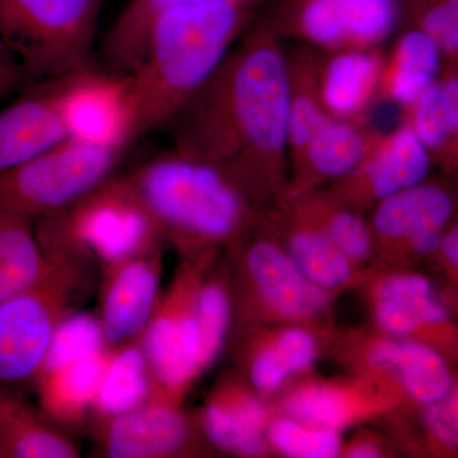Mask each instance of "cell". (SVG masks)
Returning <instances> with one entry per match:
<instances>
[{
  "instance_id": "11",
  "label": "cell",
  "mask_w": 458,
  "mask_h": 458,
  "mask_svg": "<svg viewBox=\"0 0 458 458\" xmlns=\"http://www.w3.org/2000/svg\"><path fill=\"white\" fill-rule=\"evenodd\" d=\"M161 249L102 267L98 319L107 348L140 339L159 300Z\"/></svg>"
},
{
  "instance_id": "27",
  "label": "cell",
  "mask_w": 458,
  "mask_h": 458,
  "mask_svg": "<svg viewBox=\"0 0 458 458\" xmlns=\"http://www.w3.org/2000/svg\"><path fill=\"white\" fill-rule=\"evenodd\" d=\"M370 363L396 370L403 387L421 403H434L452 391V377L438 352L414 340L379 343Z\"/></svg>"
},
{
  "instance_id": "36",
  "label": "cell",
  "mask_w": 458,
  "mask_h": 458,
  "mask_svg": "<svg viewBox=\"0 0 458 458\" xmlns=\"http://www.w3.org/2000/svg\"><path fill=\"white\" fill-rule=\"evenodd\" d=\"M269 436L282 454L295 458H334L342 445L335 429L307 426L292 418L276 420Z\"/></svg>"
},
{
  "instance_id": "32",
  "label": "cell",
  "mask_w": 458,
  "mask_h": 458,
  "mask_svg": "<svg viewBox=\"0 0 458 458\" xmlns=\"http://www.w3.org/2000/svg\"><path fill=\"white\" fill-rule=\"evenodd\" d=\"M107 349L98 316L78 310L66 316L56 327L38 375L72 361L102 354Z\"/></svg>"
},
{
  "instance_id": "28",
  "label": "cell",
  "mask_w": 458,
  "mask_h": 458,
  "mask_svg": "<svg viewBox=\"0 0 458 458\" xmlns=\"http://www.w3.org/2000/svg\"><path fill=\"white\" fill-rule=\"evenodd\" d=\"M51 256L35 231V222L0 210V303L21 293L47 273Z\"/></svg>"
},
{
  "instance_id": "3",
  "label": "cell",
  "mask_w": 458,
  "mask_h": 458,
  "mask_svg": "<svg viewBox=\"0 0 458 458\" xmlns=\"http://www.w3.org/2000/svg\"><path fill=\"white\" fill-rule=\"evenodd\" d=\"M165 240L210 245L237 233L245 221L242 190L219 165L174 152L126 174Z\"/></svg>"
},
{
  "instance_id": "31",
  "label": "cell",
  "mask_w": 458,
  "mask_h": 458,
  "mask_svg": "<svg viewBox=\"0 0 458 458\" xmlns=\"http://www.w3.org/2000/svg\"><path fill=\"white\" fill-rule=\"evenodd\" d=\"M289 256L307 278L324 289L344 284L352 274L351 261L318 225H303L293 232L289 240Z\"/></svg>"
},
{
  "instance_id": "5",
  "label": "cell",
  "mask_w": 458,
  "mask_h": 458,
  "mask_svg": "<svg viewBox=\"0 0 458 458\" xmlns=\"http://www.w3.org/2000/svg\"><path fill=\"white\" fill-rule=\"evenodd\" d=\"M44 250L51 256L47 273L0 303V384L20 390L33 385L60 322L78 311L98 286L93 262Z\"/></svg>"
},
{
  "instance_id": "24",
  "label": "cell",
  "mask_w": 458,
  "mask_h": 458,
  "mask_svg": "<svg viewBox=\"0 0 458 458\" xmlns=\"http://www.w3.org/2000/svg\"><path fill=\"white\" fill-rule=\"evenodd\" d=\"M373 131L369 123L328 116L310 138L295 168L310 177L343 179L360 164Z\"/></svg>"
},
{
  "instance_id": "22",
  "label": "cell",
  "mask_w": 458,
  "mask_h": 458,
  "mask_svg": "<svg viewBox=\"0 0 458 458\" xmlns=\"http://www.w3.org/2000/svg\"><path fill=\"white\" fill-rule=\"evenodd\" d=\"M153 388L152 373L140 339L108 348L89 420L140 408L150 399Z\"/></svg>"
},
{
  "instance_id": "40",
  "label": "cell",
  "mask_w": 458,
  "mask_h": 458,
  "mask_svg": "<svg viewBox=\"0 0 458 458\" xmlns=\"http://www.w3.org/2000/svg\"><path fill=\"white\" fill-rule=\"evenodd\" d=\"M439 249H442L443 254H445L447 260L451 262V264L456 265L458 262V229L456 225L454 228H451L447 233L443 234L441 246Z\"/></svg>"
},
{
  "instance_id": "18",
  "label": "cell",
  "mask_w": 458,
  "mask_h": 458,
  "mask_svg": "<svg viewBox=\"0 0 458 458\" xmlns=\"http://www.w3.org/2000/svg\"><path fill=\"white\" fill-rule=\"evenodd\" d=\"M77 443L50 423L22 390L0 384V458H77Z\"/></svg>"
},
{
  "instance_id": "35",
  "label": "cell",
  "mask_w": 458,
  "mask_h": 458,
  "mask_svg": "<svg viewBox=\"0 0 458 458\" xmlns=\"http://www.w3.org/2000/svg\"><path fill=\"white\" fill-rule=\"evenodd\" d=\"M289 418L307 426L337 429L351 417V406L340 391L327 386H309L285 401Z\"/></svg>"
},
{
  "instance_id": "16",
  "label": "cell",
  "mask_w": 458,
  "mask_h": 458,
  "mask_svg": "<svg viewBox=\"0 0 458 458\" xmlns=\"http://www.w3.org/2000/svg\"><path fill=\"white\" fill-rule=\"evenodd\" d=\"M68 138L51 82L29 84L0 111V174Z\"/></svg>"
},
{
  "instance_id": "34",
  "label": "cell",
  "mask_w": 458,
  "mask_h": 458,
  "mask_svg": "<svg viewBox=\"0 0 458 458\" xmlns=\"http://www.w3.org/2000/svg\"><path fill=\"white\" fill-rule=\"evenodd\" d=\"M195 318L200 333L201 369L205 370L218 357L228 333L231 301L225 286L216 282L198 286Z\"/></svg>"
},
{
  "instance_id": "19",
  "label": "cell",
  "mask_w": 458,
  "mask_h": 458,
  "mask_svg": "<svg viewBox=\"0 0 458 458\" xmlns=\"http://www.w3.org/2000/svg\"><path fill=\"white\" fill-rule=\"evenodd\" d=\"M426 148L430 161L456 165L458 158V65L445 64L438 77L412 104L401 110Z\"/></svg>"
},
{
  "instance_id": "6",
  "label": "cell",
  "mask_w": 458,
  "mask_h": 458,
  "mask_svg": "<svg viewBox=\"0 0 458 458\" xmlns=\"http://www.w3.org/2000/svg\"><path fill=\"white\" fill-rule=\"evenodd\" d=\"M99 0H0V36L30 84L92 65Z\"/></svg>"
},
{
  "instance_id": "15",
  "label": "cell",
  "mask_w": 458,
  "mask_h": 458,
  "mask_svg": "<svg viewBox=\"0 0 458 458\" xmlns=\"http://www.w3.org/2000/svg\"><path fill=\"white\" fill-rule=\"evenodd\" d=\"M384 59L382 47L318 51V92L325 111L335 119L369 123Z\"/></svg>"
},
{
  "instance_id": "23",
  "label": "cell",
  "mask_w": 458,
  "mask_h": 458,
  "mask_svg": "<svg viewBox=\"0 0 458 458\" xmlns=\"http://www.w3.org/2000/svg\"><path fill=\"white\" fill-rule=\"evenodd\" d=\"M205 436L216 447L243 456H255L262 448L267 410L255 397L222 388L203 412Z\"/></svg>"
},
{
  "instance_id": "37",
  "label": "cell",
  "mask_w": 458,
  "mask_h": 458,
  "mask_svg": "<svg viewBox=\"0 0 458 458\" xmlns=\"http://www.w3.org/2000/svg\"><path fill=\"white\" fill-rule=\"evenodd\" d=\"M318 227L349 261H360L372 250V232L363 219L352 210L321 207L312 213Z\"/></svg>"
},
{
  "instance_id": "25",
  "label": "cell",
  "mask_w": 458,
  "mask_h": 458,
  "mask_svg": "<svg viewBox=\"0 0 458 458\" xmlns=\"http://www.w3.org/2000/svg\"><path fill=\"white\" fill-rule=\"evenodd\" d=\"M376 318L388 333L408 335L421 325L442 324L447 310L429 280L417 274H401L379 285Z\"/></svg>"
},
{
  "instance_id": "14",
  "label": "cell",
  "mask_w": 458,
  "mask_h": 458,
  "mask_svg": "<svg viewBox=\"0 0 458 458\" xmlns=\"http://www.w3.org/2000/svg\"><path fill=\"white\" fill-rule=\"evenodd\" d=\"M454 212V201L442 186L423 181L382 199L373 213L372 228L379 237L408 242L415 251H436L443 229Z\"/></svg>"
},
{
  "instance_id": "4",
  "label": "cell",
  "mask_w": 458,
  "mask_h": 458,
  "mask_svg": "<svg viewBox=\"0 0 458 458\" xmlns=\"http://www.w3.org/2000/svg\"><path fill=\"white\" fill-rule=\"evenodd\" d=\"M47 249L80 256L105 267L161 249L158 223L126 174H114L55 214L35 222Z\"/></svg>"
},
{
  "instance_id": "21",
  "label": "cell",
  "mask_w": 458,
  "mask_h": 458,
  "mask_svg": "<svg viewBox=\"0 0 458 458\" xmlns=\"http://www.w3.org/2000/svg\"><path fill=\"white\" fill-rule=\"evenodd\" d=\"M441 50L419 30L406 29L385 54L377 102L403 110L415 101L438 77L443 66Z\"/></svg>"
},
{
  "instance_id": "29",
  "label": "cell",
  "mask_w": 458,
  "mask_h": 458,
  "mask_svg": "<svg viewBox=\"0 0 458 458\" xmlns=\"http://www.w3.org/2000/svg\"><path fill=\"white\" fill-rule=\"evenodd\" d=\"M205 0H131L108 30L102 54L108 71L128 75L140 63L147 33L162 12Z\"/></svg>"
},
{
  "instance_id": "8",
  "label": "cell",
  "mask_w": 458,
  "mask_h": 458,
  "mask_svg": "<svg viewBox=\"0 0 458 458\" xmlns=\"http://www.w3.org/2000/svg\"><path fill=\"white\" fill-rule=\"evenodd\" d=\"M267 22L280 38L325 53L381 47L403 14L399 0H282Z\"/></svg>"
},
{
  "instance_id": "10",
  "label": "cell",
  "mask_w": 458,
  "mask_h": 458,
  "mask_svg": "<svg viewBox=\"0 0 458 458\" xmlns=\"http://www.w3.org/2000/svg\"><path fill=\"white\" fill-rule=\"evenodd\" d=\"M194 280L191 271L177 278L164 300L157 302L140 337L155 385L152 396L172 403L203 372Z\"/></svg>"
},
{
  "instance_id": "41",
  "label": "cell",
  "mask_w": 458,
  "mask_h": 458,
  "mask_svg": "<svg viewBox=\"0 0 458 458\" xmlns=\"http://www.w3.org/2000/svg\"><path fill=\"white\" fill-rule=\"evenodd\" d=\"M379 456H381V454H379V451L377 450L375 445H367V443L357 445V447L352 448V450L349 452V457L352 458H376Z\"/></svg>"
},
{
  "instance_id": "9",
  "label": "cell",
  "mask_w": 458,
  "mask_h": 458,
  "mask_svg": "<svg viewBox=\"0 0 458 458\" xmlns=\"http://www.w3.org/2000/svg\"><path fill=\"white\" fill-rule=\"evenodd\" d=\"M50 82L68 138L123 152L137 140L129 75L89 65Z\"/></svg>"
},
{
  "instance_id": "1",
  "label": "cell",
  "mask_w": 458,
  "mask_h": 458,
  "mask_svg": "<svg viewBox=\"0 0 458 458\" xmlns=\"http://www.w3.org/2000/svg\"><path fill=\"white\" fill-rule=\"evenodd\" d=\"M282 38L252 22L170 123L174 152L242 180L276 179L288 159V74Z\"/></svg>"
},
{
  "instance_id": "30",
  "label": "cell",
  "mask_w": 458,
  "mask_h": 458,
  "mask_svg": "<svg viewBox=\"0 0 458 458\" xmlns=\"http://www.w3.org/2000/svg\"><path fill=\"white\" fill-rule=\"evenodd\" d=\"M316 342L301 328H289L256 355L250 369L252 385L271 391L284 384L294 373L309 369L316 360Z\"/></svg>"
},
{
  "instance_id": "17",
  "label": "cell",
  "mask_w": 458,
  "mask_h": 458,
  "mask_svg": "<svg viewBox=\"0 0 458 458\" xmlns=\"http://www.w3.org/2000/svg\"><path fill=\"white\" fill-rule=\"evenodd\" d=\"M247 267L262 300L284 318H311L327 306L324 288L307 278L293 259L274 243H255L247 255Z\"/></svg>"
},
{
  "instance_id": "12",
  "label": "cell",
  "mask_w": 458,
  "mask_h": 458,
  "mask_svg": "<svg viewBox=\"0 0 458 458\" xmlns=\"http://www.w3.org/2000/svg\"><path fill=\"white\" fill-rule=\"evenodd\" d=\"M90 421L93 441L104 457H174L186 450L191 437L188 418L176 403L156 397L140 408Z\"/></svg>"
},
{
  "instance_id": "26",
  "label": "cell",
  "mask_w": 458,
  "mask_h": 458,
  "mask_svg": "<svg viewBox=\"0 0 458 458\" xmlns=\"http://www.w3.org/2000/svg\"><path fill=\"white\" fill-rule=\"evenodd\" d=\"M288 74V159L295 165L316 129L330 114L319 98L318 50L301 44L286 54Z\"/></svg>"
},
{
  "instance_id": "7",
  "label": "cell",
  "mask_w": 458,
  "mask_h": 458,
  "mask_svg": "<svg viewBox=\"0 0 458 458\" xmlns=\"http://www.w3.org/2000/svg\"><path fill=\"white\" fill-rule=\"evenodd\" d=\"M123 153L66 138L0 174V210L33 222L60 212L116 174Z\"/></svg>"
},
{
  "instance_id": "20",
  "label": "cell",
  "mask_w": 458,
  "mask_h": 458,
  "mask_svg": "<svg viewBox=\"0 0 458 458\" xmlns=\"http://www.w3.org/2000/svg\"><path fill=\"white\" fill-rule=\"evenodd\" d=\"M106 354L107 351L36 376L32 386L38 409L63 432L89 420Z\"/></svg>"
},
{
  "instance_id": "38",
  "label": "cell",
  "mask_w": 458,
  "mask_h": 458,
  "mask_svg": "<svg viewBox=\"0 0 458 458\" xmlns=\"http://www.w3.org/2000/svg\"><path fill=\"white\" fill-rule=\"evenodd\" d=\"M426 418L430 433L436 437V439L450 447L456 445L458 439L456 391H451L442 399L429 403Z\"/></svg>"
},
{
  "instance_id": "33",
  "label": "cell",
  "mask_w": 458,
  "mask_h": 458,
  "mask_svg": "<svg viewBox=\"0 0 458 458\" xmlns=\"http://www.w3.org/2000/svg\"><path fill=\"white\" fill-rule=\"evenodd\" d=\"M403 20L429 36L445 64L458 65V0H399Z\"/></svg>"
},
{
  "instance_id": "2",
  "label": "cell",
  "mask_w": 458,
  "mask_h": 458,
  "mask_svg": "<svg viewBox=\"0 0 458 458\" xmlns=\"http://www.w3.org/2000/svg\"><path fill=\"white\" fill-rule=\"evenodd\" d=\"M264 2L205 0L156 17L140 63L128 74L137 140L170 125L216 73Z\"/></svg>"
},
{
  "instance_id": "39",
  "label": "cell",
  "mask_w": 458,
  "mask_h": 458,
  "mask_svg": "<svg viewBox=\"0 0 458 458\" xmlns=\"http://www.w3.org/2000/svg\"><path fill=\"white\" fill-rule=\"evenodd\" d=\"M29 84L22 66L0 36V101Z\"/></svg>"
},
{
  "instance_id": "13",
  "label": "cell",
  "mask_w": 458,
  "mask_h": 458,
  "mask_svg": "<svg viewBox=\"0 0 458 458\" xmlns=\"http://www.w3.org/2000/svg\"><path fill=\"white\" fill-rule=\"evenodd\" d=\"M430 157L408 123L390 131H373L366 153L351 174L343 177L352 197L376 200L427 180Z\"/></svg>"
}]
</instances>
